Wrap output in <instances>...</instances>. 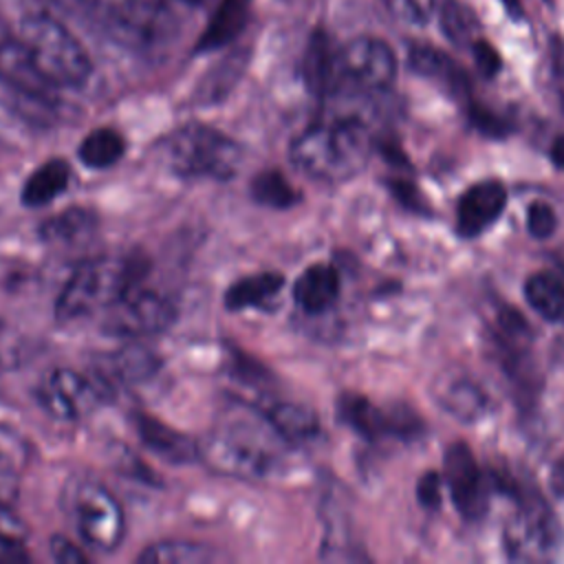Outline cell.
Wrapping results in <instances>:
<instances>
[{
    "mask_svg": "<svg viewBox=\"0 0 564 564\" xmlns=\"http://www.w3.org/2000/svg\"><path fill=\"white\" fill-rule=\"evenodd\" d=\"M388 189L392 192V196L408 209L421 216H430L432 207L427 203V198L423 196V192L416 187V183L408 181V178H390L388 181Z\"/></svg>",
    "mask_w": 564,
    "mask_h": 564,
    "instance_id": "35",
    "label": "cell"
},
{
    "mask_svg": "<svg viewBox=\"0 0 564 564\" xmlns=\"http://www.w3.org/2000/svg\"><path fill=\"white\" fill-rule=\"evenodd\" d=\"M408 66L416 75L438 82L456 99L469 97V79L465 70L441 48L430 44H412L408 48Z\"/></svg>",
    "mask_w": 564,
    "mask_h": 564,
    "instance_id": "19",
    "label": "cell"
},
{
    "mask_svg": "<svg viewBox=\"0 0 564 564\" xmlns=\"http://www.w3.org/2000/svg\"><path fill=\"white\" fill-rule=\"evenodd\" d=\"M549 489H551L557 498H564V454L551 465V471H549Z\"/></svg>",
    "mask_w": 564,
    "mask_h": 564,
    "instance_id": "42",
    "label": "cell"
},
{
    "mask_svg": "<svg viewBox=\"0 0 564 564\" xmlns=\"http://www.w3.org/2000/svg\"><path fill=\"white\" fill-rule=\"evenodd\" d=\"M549 154H551L553 165L560 167V170H564V134H557V137L553 139Z\"/></svg>",
    "mask_w": 564,
    "mask_h": 564,
    "instance_id": "43",
    "label": "cell"
},
{
    "mask_svg": "<svg viewBox=\"0 0 564 564\" xmlns=\"http://www.w3.org/2000/svg\"><path fill=\"white\" fill-rule=\"evenodd\" d=\"M555 229H557L555 209L544 200H533L527 207V231L533 238L544 240V238H551L555 234Z\"/></svg>",
    "mask_w": 564,
    "mask_h": 564,
    "instance_id": "33",
    "label": "cell"
},
{
    "mask_svg": "<svg viewBox=\"0 0 564 564\" xmlns=\"http://www.w3.org/2000/svg\"><path fill=\"white\" fill-rule=\"evenodd\" d=\"M467 117H469V123L485 137L489 139H505L511 134V121L502 115H498L496 110L478 104V101H471L467 104Z\"/></svg>",
    "mask_w": 564,
    "mask_h": 564,
    "instance_id": "32",
    "label": "cell"
},
{
    "mask_svg": "<svg viewBox=\"0 0 564 564\" xmlns=\"http://www.w3.org/2000/svg\"><path fill=\"white\" fill-rule=\"evenodd\" d=\"M134 430L141 438V443L156 456H161L167 463H194L200 460V445L198 441L189 438L187 434L178 432L176 427H170L167 423L159 421L152 414L134 412L132 414Z\"/></svg>",
    "mask_w": 564,
    "mask_h": 564,
    "instance_id": "16",
    "label": "cell"
},
{
    "mask_svg": "<svg viewBox=\"0 0 564 564\" xmlns=\"http://www.w3.org/2000/svg\"><path fill=\"white\" fill-rule=\"evenodd\" d=\"M280 438L262 414V423H223L214 427L198 445L200 460L218 474L236 478H262L278 463L275 445ZM282 441V438H280Z\"/></svg>",
    "mask_w": 564,
    "mask_h": 564,
    "instance_id": "5",
    "label": "cell"
},
{
    "mask_svg": "<svg viewBox=\"0 0 564 564\" xmlns=\"http://www.w3.org/2000/svg\"><path fill=\"white\" fill-rule=\"evenodd\" d=\"M339 48L333 46L330 37L324 31H315L306 44L302 75L306 88L317 97H330L337 93L339 70H337Z\"/></svg>",
    "mask_w": 564,
    "mask_h": 564,
    "instance_id": "20",
    "label": "cell"
},
{
    "mask_svg": "<svg viewBox=\"0 0 564 564\" xmlns=\"http://www.w3.org/2000/svg\"><path fill=\"white\" fill-rule=\"evenodd\" d=\"M97 216L86 207H68L62 214H55L40 223L37 234L48 245L70 242L77 238H84L86 234L95 231Z\"/></svg>",
    "mask_w": 564,
    "mask_h": 564,
    "instance_id": "27",
    "label": "cell"
},
{
    "mask_svg": "<svg viewBox=\"0 0 564 564\" xmlns=\"http://www.w3.org/2000/svg\"><path fill=\"white\" fill-rule=\"evenodd\" d=\"M18 40L35 68L55 88H77L93 73V62L84 44L48 13L22 18Z\"/></svg>",
    "mask_w": 564,
    "mask_h": 564,
    "instance_id": "3",
    "label": "cell"
},
{
    "mask_svg": "<svg viewBox=\"0 0 564 564\" xmlns=\"http://www.w3.org/2000/svg\"><path fill=\"white\" fill-rule=\"evenodd\" d=\"M51 555L59 564H84V562H88V555L82 551V546L70 542L66 535H53L51 538Z\"/></svg>",
    "mask_w": 564,
    "mask_h": 564,
    "instance_id": "39",
    "label": "cell"
},
{
    "mask_svg": "<svg viewBox=\"0 0 564 564\" xmlns=\"http://www.w3.org/2000/svg\"><path fill=\"white\" fill-rule=\"evenodd\" d=\"M284 286V275L280 271H258L231 282L225 289L223 302L229 311L260 308L269 304Z\"/></svg>",
    "mask_w": 564,
    "mask_h": 564,
    "instance_id": "22",
    "label": "cell"
},
{
    "mask_svg": "<svg viewBox=\"0 0 564 564\" xmlns=\"http://www.w3.org/2000/svg\"><path fill=\"white\" fill-rule=\"evenodd\" d=\"M527 304L549 324H564V280L551 271H538L524 282Z\"/></svg>",
    "mask_w": 564,
    "mask_h": 564,
    "instance_id": "25",
    "label": "cell"
},
{
    "mask_svg": "<svg viewBox=\"0 0 564 564\" xmlns=\"http://www.w3.org/2000/svg\"><path fill=\"white\" fill-rule=\"evenodd\" d=\"M161 159L183 178H231L242 163L240 145L205 123H185L161 141Z\"/></svg>",
    "mask_w": 564,
    "mask_h": 564,
    "instance_id": "4",
    "label": "cell"
},
{
    "mask_svg": "<svg viewBox=\"0 0 564 564\" xmlns=\"http://www.w3.org/2000/svg\"><path fill=\"white\" fill-rule=\"evenodd\" d=\"M339 289V271L333 264L315 262L295 278L293 300L306 315H322L337 302Z\"/></svg>",
    "mask_w": 564,
    "mask_h": 564,
    "instance_id": "17",
    "label": "cell"
},
{
    "mask_svg": "<svg viewBox=\"0 0 564 564\" xmlns=\"http://www.w3.org/2000/svg\"><path fill=\"white\" fill-rule=\"evenodd\" d=\"M251 0H220L198 40V51H214L238 37L249 20Z\"/></svg>",
    "mask_w": 564,
    "mask_h": 564,
    "instance_id": "24",
    "label": "cell"
},
{
    "mask_svg": "<svg viewBox=\"0 0 564 564\" xmlns=\"http://www.w3.org/2000/svg\"><path fill=\"white\" fill-rule=\"evenodd\" d=\"M372 150L375 139L368 123L348 115L306 128L291 141L289 159L313 181L344 183L366 167Z\"/></svg>",
    "mask_w": 564,
    "mask_h": 564,
    "instance_id": "1",
    "label": "cell"
},
{
    "mask_svg": "<svg viewBox=\"0 0 564 564\" xmlns=\"http://www.w3.org/2000/svg\"><path fill=\"white\" fill-rule=\"evenodd\" d=\"M375 148L383 154V159H386L388 163H392V165H397V167H401V170H412V163H410L408 154L403 152V148L399 145V141H394V139H381V141L375 143Z\"/></svg>",
    "mask_w": 564,
    "mask_h": 564,
    "instance_id": "41",
    "label": "cell"
},
{
    "mask_svg": "<svg viewBox=\"0 0 564 564\" xmlns=\"http://www.w3.org/2000/svg\"><path fill=\"white\" fill-rule=\"evenodd\" d=\"M557 269L564 273V258H560V260H557Z\"/></svg>",
    "mask_w": 564,
    "mask_h": 564,
    "instance_id": "45",
    "label": "cell"
},
{
    "mask_svg": "<svg viewBox=\"0 0 564 564\" xmlns=\"http://www.w3.org/2000/svg\"><path fill=\"white\" fill-rule=\"evenodd\" d=\"M438 405L460 423H476L485 416L489 399L485 390L465 375H445L434 386Z\"/></svg>",
    "mask_w": 564,
    "mask_h": 564,
    "instance_id": "18",
    "label": "cell"
},
{
    "mask_svg": "<svg viewBox=\"0 0 564 564\" xmlns=\"http://www.w3.org/2000/svg\"><path fill=\"white\" fill-rule=\"evenodd\" d=\"M18 482H20V471L11 469L0 460V507H11L15 502Z\"/></svg>",
    "mask_w": 564,
    "mask_h": 564,
    "instance_id": "40",
    "label": "cell"
},
{
    "mask_svg": "<svg viewBox=\"0 0 564 564\" xmlns=\"http://www.w3.org/2000/svg\"><path fill=\"white\" fill-rule=\"evenodd\" d=\"M471 53H474V62H476V68L482 77L491 79L500 73L502 68V59H500V53L496 51V46L491 42H487L485 37H476L471 42Z\"/></svg>",
    "mask_w": 564,
    "mask_h": 564,
    "instance_id": "37",
    "label": "cell"
},
{
    "mask_svg": "<svg viewBox=\"0 0 564 564\" xmlns=\"http://www.w3.org/2000/svg\"><path fill=\"white\" fill-rule=\"evenodd\" d=\"M337 416L366 441L399 438L414 441L423 434V419L405 403L381 408L359 392H344L337 399Z\"/></svg>",
    "mask_w": 564,
    "mask_h": 564,
    "instance_id": "8",
    "label": "cell"
},
{
    "mask_svg": "<svg viewBox=\"0 0 564 564\" xmlns=\"http://www.w3.org/2000/svg\"><path fill=\"white\" fill-rule=\"evenodd\" d=\"M386 2L394 18L412 26H423L436 9V0H386Z\"/></svg>",
    "mask_w": 564,
    "mask_h": 564,
    "instance_id": "34",
    "label": "cell"
},
{
    "mask_svg": "<svg viewBox=\"0 0 564 564\" xmlns=\"http://www.w3.org/2000/svg\"><path fill=\"white\" fill-rule=\"evenodd\" d=\"M441 489H443V476L434 469L425 471L416 482V500L425 509H438L441 507Z\"/></svg>",
    "mask_w": 564,
    "mask_h": 564,
    "instance_id": "38",
    "label": "cell"
},
{
    "mask_svg": "<svg viewBox=\"0 0 564 564\" xmlns=\"http://www.w3.org/2000/svg\"><path fill=\"white\" fill-rule=\"evenodd\" d=\"M0 82L24 104L53 106L55 86L35 68L18 35L0 40Z\"/></svg>",
    "mask_w": 564,
    "mask_h": 564,
    "instance_id": "13",
    "label": "cell"
},
{
    "mask_svg": "<svg viewBox=\"0 0 564 564\" xmlns=\"http://www.w3.org/2000/svg\"><path fill=\"white\" fill-rule=\"evenodd\" d=\"M2 328H4V326H2V322H0V339H2Z\"/></svg>",
    "mask_w": 564,
    "mask_h": 564,
    "instance_id": "46",
    "label": "cell"
},
{
    "mask_svg": "<svg viewBox=\"0 0 564 564\" xmlns=\"http://www.w3.org/2000/svg\"><path fill=\"white\" fill-rule=\"evenodd\" d=\"M161 368L159 355L141 344L123 346L104 355L95 364V375L112 390L115 386H137L152 379Z\"/></svg>",
    "mask_w": 564,
    "mask_h": 564,
    "instance_id": "15",
    "label": "cell"
},
{
    "mask_svg": "<svg viewBox=\"0 0 564 564\" xmlns=\"http://www.w3.org/2000/svg\"><path fill=\"white\" fill-rule=\"evenodd\" d=\"M176 322V306L161 293L132 289L104 311L101 330L110 337L139 339L165 333Z\"/></svg>",
    "mask_w": 564,
    "mask_h": 564,
    "instance_id": "11",
    "label": "cell"
},
{
    "mask_svg": "<svg viewBox=\"0 0 564 564\" xmlns=\"http://www.w3.org/2000/svg\"><path fill=\"white\" fill-rule=\"evenodd\" d=\"M438 22L445 37L460 46L471 44L480 26L476 13L460 0H443L438 9Z\"/></svg>",
    "mask_w": 564,
    "mask_h": 564,
    "instance_id": "30",
    "label": "cell"
},
{
    "mask_svg": "<svg viewBox=\"0 0 564 564\" xmlns=\"http://www.w3.org/2000/svg\"><path fill=\"white\" fill-rule=\"evenodd\" d=\"M443 482L449 489L454 509L469 522L485 518L489 509V494L494 491L491 476L485 474L463 441L447 445L443 454Z\"/></svg>",
    "mask_w": 564,
    "mask_h": 564,
    "instance_id": "12",
    "label": "cell"
},
{
    "mask_svg": "<svg viewBox=\"0 0 564 564\" xmlns=\"http://www.w3.org/2000/svg\"><path fill=\"white\" fill-rule=\"evenodd\" d=\"M507 205V187L496 178H485L465 189L456 205V234L476 238L491 227Z\"/></svg>",
    "mask_w": 564,
    "mask_h": 564,
    "instance_id": "14",
    "label": "cell"
},
{
    "mask_svg": "<svg viewBox=\"0 0 564 564\" xmlns=\"http://www.w3.org/2000/svg\"><path fill=\"white\" fill-rule=\"evenodd\" d=\"M516 513L505 529V551L513 562L551 560L557 555L564 531L549 502L535 489L520 487L513 496Z\"/></svg>",
    "mask_w": 564,
    "mask_h": 564,
    "instance_id": "6",
    "label": "cell"
},
{
    "mask_svg": "<svg viewBox=\"0 0 564 564\" xmlns=\"http://www.w3.org/2000/svg\"><path fill=\"white\" fill-rule=\"evenodd\" d=\"M26 527L11 511V507H0V562H22L26 560L24 551Z\"/></svg>",
    "mask_w": 564,
    "mask_h": 564,
    "instance_id": "31",
    "label": "cell"
},
{
    "mask_svg": "<svg viewBox=\"0 0 564 564\" xmlns=\"http://www.w3.org/2000/svg\"><path fill=\"white\" fill-rule=\"evenodd\" d=\"M507 9V13L513 18V20H522V2L520 0H500Z\"/></svg>",
    "mask_w": 564,
    "mask_h": 564,
    "instance_id": "44",
    "label": "cell"
},
{
    "mask_svg": "<svg viewBox=\"0 0 564 564\" xmlns=\"http://www.w3.org/2000/svg\"><path fill=\"white\" fill-rule=\"evenodd\" d=\"M207 560H212V551L189 540H161L148 544L137 557L141 564H200Z\"/></svg>",
    "mask_w": 564,
    "mask_h": 564,
    "instance_id": "29",
    "label": "cell"
},
{
    "mask_svg": "<svg viewBox=\"0 0 564 564\" xmlns=\"http://www.w3.org/2000/svg\"><path fill=\"white\" fill-rule=\"evenodd\" d=\"M145 269L148 262L139 253H112L82 262L57 293L55 317L73 322L106 311L134 289Z\"/></svg>",
    "mask_w": 564,
    "mask_h": 564,
    "instance_id": "2",
    "label": "cell"
},
{
    "mask_svg": "<svg viewBox=\"0 0 564 564\" xmlns=\"http://www.w3.org/2000/svg\"><path fill=\"white\" fill-rule=\"evenodd\" d=\"M110 397V388L93 372L82 375L70 368L51 370L37 386L40 405L59 421L90 416Z\"/></svg>",
    "mask_w": 564,
    "mask_h": 564,
    "instance_id": "10",
    "label": "cell"
},
{
    "mask_svg": "<svg viewBox=\"0 0 564 564\" xmlns=\"http://www.w3.org/2000/svg\"><path fill=\"white\" fill-rule=\"evenodd\" d=\"M126 152V139L119 130L101 126L90 130L77 145L79 161L90 170H106L115 165Z\"/></svg>",
    "mask_w": 564,
    "mask_h": 564,
    "instance_id": "26",
    "label": "cell"
},
{
    "mask_svg": "<svg viewBox=\"0 0 564 564\" xmlns=\"http://www.w3.org/2000/svg\"><path fill=\"white\" fill-rule=\"evenodd\" d=\"M251 198L269 209H289L300 200L297 189L280 170H262L249 183Z\"/></svg>",
    "mask_w": 564,
    "mask_h": 564,
    "instance_id": "28",
    "label": "cell"
},
{
    "mask_svg": "<svg viewBox=\"0 0 564 564\" xmlns=\"http://www.w3.org/2000/svg\"><path fill=\"white\" fill-rule=\"evenodd\" d=\"M397 55L392 46L379 37L361 35L339 48L337 70L339 88H352L357 93H383L397 77Z\"/></svg>",
    "mask_w": 564,
    "mask_h": 564,
    "instance_id": "9",
    "label": "cell"
},
{
    "mask_svg": "<svg viewBox=\"0 0 564 564\" xmlns=\"http://www.w3.org/2000/svg\"><path fill=\"white\" fill-rule=\"evenodd\" d=\"M273 432L289 445H302L319 434V416L304 403L271 401L262 408Z\"/></svg>",
    "mask_w": 564,
    "mask_h": 564,
    "instance_id": "21",
    "label": "cell"
},
{
    "mask_svg": "<svg viewBox=\"0 0 564 564\" xmlns=\"http://www.w3.org/2000/svg\"><path fill=\"white\" fill-rule=\"evenodd\" d=\"M0 460L15 471L26 465V441L7 425H0Z\"/></svg>",
    "mask_w": 564,
    "mask_h": 564,
    "instance_id": "36",
    "label": "cell"
},
{
    "mask_svg": "<svg viewBox=\"0 0 564 564\" xmlns=\"http://www.w3.org/2000/svg\"><path fill=\"white\" fill-rule=\"evenodd\" d=\"M70 181V165L62 159H51L35 167L22 185L20 200L26 207H42L55 200Z\"/></svg>",
    "mask_w": 564,
    "mask_h": 564,
    "instance_id": "23",
    "label": "cell"
},
{
    "mask_svg": "<svg viewBox=\"0 0 564 564\" xmlns=\"http://www.w3.org/2000/svg\"><path fill=\"white\" fill-rule=\"evenodd\" d=\"M70 518L82 542L99 553L115 551L126 535L119 500L95 480H82L70 494Z\"/></svg>",
    "mask_w": 564,
    "mask_h": 564,
    "instance_id": "7",
    "label": "cell"
}]
</instances>
